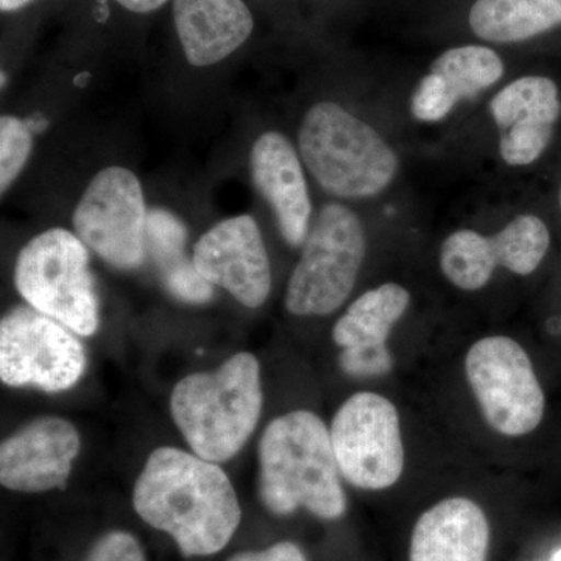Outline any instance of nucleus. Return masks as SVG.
Instances as JSON below:
<instances>
[{
  "label": "nucleus",
  "mask_w": 561,
  "mask_h": 561,
  "mask_svg": "<svg viewBox=\"0 0 561 561\" xmlns=\"http://www.w3.org/2000/svg\"><path fill=\"white\" fill-rule=\"evenodd\" d=\"M490 113L500 128L502 160L529 165L548 149L560 119L559 87L549 77H522L491 99Z\"/></svg>",
  "instance_id": "14"
},
{
  "label": "nucleus",
  "mask_w": 561,
  "mask_h": 561,
  "mask_svg": "<svg viewBox=\"0 0 561 561\" xmlns=\"http://www.w3.org/2000/svg\"><path fill=\"white\" fill-rule=\"evenodd\" d=\"M14 286L31 308L90 337L99 330L101 309L90 271V251L76 232L50 228L22 247Z\"/></svg>",
  "instance_id": "5"
},
{
  "label": "nucleus",
  "mask_w": 561,
  "mask_h": 561,
  "mask_svg": "<svg viewBox=\"0 0 561 561\" xmlns=\"http://www.w3.org/2000/svg\"><path fill=\"white\" fill-rule=\"evenodd\" d=\"M133 505L144 522L171 535L184 557L221 551L242 518L238 494L219 463L172 446L150 454Z\"/></svg>",
  "instance_id": "1"
},
{
  "label": "nucleus",
  "mask_w": 561,
  "mask_h": 561,
  "mask_svg": "<svg viewBox=\"0 0 561 561\" xmlns=\"http://www.w3.org/2000/svg\"><path fill=\"white\" fill-rule=\"evenodd\" d=\"M25 122H27L28 128H31L33 135H39V133H43L49 127V121L39 113L32 114Z\"/></svg>",
  "instance_id": "26"
},
{
  "label": "nucleus",
  "mask_w": 561,
  "mask_h": 561,
  "mask_svg": "<svg viewBox=\"0 0 561 561\" xmlns=\"http://www.w3.org/2000/svg\"><path fill=\"white\" fill-rule=\"evenodd\" d=\"M198 273L245 308L257 309L272 291V268L260 225L250 214L209 228L192 254Z\"/></svg>",
  "instance_id": "12"
},
{
  "label": "nucleus",
  "mask_w": 561,
  "mask_h": 561,
  "mask_svg": "<svg viewBox=\"0 0 561 561\" xmlns=\"http://www.w3.org/2000/svg\"><path fill=\"white\" fill-rule=\"evenodd\" d=\"M551 561H561V549L559 552L553 553Z\"/></svg>",
  "instance_id": "28"
},
{
  "label": "nucleus",
  "mask_w": 561,
  "mask_h": 561,
  "mask_svg": "<svg viewBox=\"0 0 561 561\" xmlns=\"http://www.w3.org/2000/svg\"><path fill=\"white\" fill-rule=\"evenodd\" d=\"M79 453L76 426L58 416H43L3 440L0 482L18 493L65 489Z\"/></svg>",
  "instance_id": "13"
},
{
  "label": "nucleus",
  "mask_w": 561,
  "mask_h": 561,
  "mask_svg": "<svg viewBox=\"0 0 561 561\" xmlns=\"http://www.w3.org/2000/svg\"><path fill=\"white\" fill-rule=\"evenodd\" d=\"M32 2L33 0H0V10H2V13H13V11H20Z\"/></svg>",
  "instance_id": "27"
},
{
  "label": "nucleus",
  "mask_w": 561,
  "mask_h": 561,
  "mask_svg": "<svg viewBox=\"0 0 561 561\" xmlns=\"http://www.w3.org/2000/svg\"><path fill=\"white\" fill-rule=\"evenodd\" d=\"M87 561H146L138 540L127 531H111L92 548Z\"/></svg>",
  "instance_id": "23"
},
{
  "label": "nucleus",
  "mask_w": 561,
  "mask_h": 561,
  "mask_svg": "<svg viewBox=\"0 0 561 561\" xmlns=\"http://www.w3.org/2000/svg\"><path fill=\"white\" fill-rule=\"evenodd\" d=\"M251 179L271 205L280 236L290 247H300L311 230L312 202L297 150L278 131L254 140L250 153Z\"/></svg>",
  "instance_id": "15"
},
{
  "label": "nucleus",
  "mask_w": 561,
  "mask_h": 561,
  "mask_svg": "<svg viewBox=\"0 0 561 561\" xmlns=\"http://www.w3.org/2000/svg\"><path fill=\"white\" fill-rule=\"evenodd\" d=\"M261 367L250 353H238L217 370L194 373L176 383L171 413L184 440L202 459H232L260 423Z\"/></svg>",
  "instance_id": "3"
},
{
  "label": "nucleus",
  "mask_w": 561,
  "mask_h": 561,
  "mask_svg": "<svg viewBox=\"0 0 561 561\" xmlns=\"http://www.w3.org/2000/svg\"><path fill=\"white\" fill-rule=\"evenodd\" d=\"M331 442L342 478L360 490H387L404 471L397 408L382 394L360 391L335 413Z\"/></svg>",
  "instance_id": "9"
},
{
  "label": "nucleus",
  "mask_w": 561,
  "mask_h": 561,
  "mask_svg": "<svg viewBox=\"0 0 561 561\" xmlns=\"http://www.w3.org/2000/svg\"><path fill=\"white\" fill-rule=\"evenodd\" d=\"M87 368L77 334L31 306H18L0 321V379L10 387L58 393L72 389Z\"/></svg>",
  "instance_id": "10"
},
{
  "label": "nucleus",
  "mask_w": 561,
  "mask_h": 561,
  "mask_svg": "<svg viewBox=\"0 0 561 561\" xmlns=\"http://www.w3.org/2000/svg\"><path fill=\"white\" fill-rule=\"evenodd\" d=\"M560 202H561V197H560Z\"/></svg>",
  "instance_id": "29"
},
{
  "label": "nucleus",
  "mask_w": 561,
  "mask_h": 561,
  "mask_svg": "<svg viewBox=\"0 0 561 561\" xmlns=\"http://www.w3.org/2000/svg\"><path fill=\"white\" fill-rule=\"evenodd\" d=\"M504 76V61L483 44H465L443 51L432 61L427 79L440 90L449 105L476 98Z\"/></svg>",
  "instance_id": "21"
},
{
  "label": "nucleus",
  "mask_w": 561,
  "mask_h": 561,
  "mask_svg": "<svg viewBox=\"0 0 561 561\" xmlns=\"http://www.w3.org/2000/svg\"><path fill=\"white\" fill-rule=\"evenodd\" d=\"M490 524L468 497L440 501L420 516L413 529L411 561H486Z\"/></svg>",
  "instance_id": "17"
},
{
  "label": "nucleus",
  "mask_w": 561,
  "mask_h": 561,
  "mask_svg": "<svg viewBox=\"0 0 561 561\" xmlns=\"http://www.w3.org/2000/svg\"><path fill=\"white\" fill-rule=\"evenodd\" d=\"M465 371L486 423L507 437L540 426L545 393L526 350L505 335L481 339L468 350Z\"/></svg>",
  "instance_id": "8"
},
{
  "label": "nucleus",
  "mask_w": 561,
  "mask_h": 561,
  "mask_svg": "<svg viewBox=\"0 0 561 561\" xmlns=\"http://www.w3.org/2000/svg\"><path fill=\"white\" fill-rule=\"evenodd\" d=\"M468 25L486 43H526L561 27V0H474Z\"/></svg>",
  "instance_id": "20"
},
{
  "label": "nucleus",
  "mask_w": 561,
  "mask_h": 561,
  "mask_svg": "<svg viewBox=\"0 0 561 561\" xmlns=\"http://www.w3.org/2000/svg\"><path fill=\"white\" fill-rule=\"evenodd\" d=\"M409 305L411 294L397 283L381 284L362 294L332 330V341L345 350L343 367L362 370L367 354L381 348Z\"/></svg>",
  "instance_id": "18"
},
{
  "label": "nucleus",
  "mask_w": 561,
  "mask_h": 561,
  "mask_svg": "<svg viewBox=\"0 0 561 561\" xmlns=\"http://www.w3.org/2000/svg\"><path fill=\"white\" fill-rule=\"evenodd\" d=\"M228 561H306V557L297 545L283 541L264 551L236 553Z\"/></svg>",
  "instance_id": "24"
},
{
  "label": "nucleus",
  "mask_w": 561,
  "mask_h": 561,
  "mask_svg": "<svg viewBox=\"0 0 561 561\" xmlns=\"http://www.w3.org/2000/svg\"><path fill=\"white\" fill-rule=\"evenodd\" d=\"M116 2L130 13L149 14L162 9L169 0H116Z\"/></svg>",
  "instance_id": "25"
},
{
  "label": "nucleus",
  "mask_w": 561,
  "mask_h": 561,
  "mask_svg": "<svg viewBox=\"0 0 561 561\" xmlns=\"http://www.w3.org/2000/svg\"><path fill=\"white\" fill-rule=\"evenodd\" d=\"M365 251L359 217L341 203L324 205L287 283V311L297 317H327L341 309L356 286Z\"/></svg>",
  "instance_id": "6"
},
{
  "label": "nucleus",
  "mask_w": 561,
  "mask_h": 561,
  "mask_svg": "<svg viewBox=\"0 0 561 561\" xmlns=\"http://www.w3.org/2000/svg\"><path fill=\"white\" fill-rule=\"evenodd\" d=\"M172 16L184 57L195 68L227 60L254 31L245 0H173Z\"/></svg>",
  "instance_id": "16"
},
{
  "label": "nucleus",
  "mask_w": 561,
  "mask_h": 561,
  "mask_svg": "<svg viewBox=\"0 0 561 561\" xmlns=\"http://www.w3.org/2000/svg\"><path fill=\"white\" fill-rule=\"evenodd\" d=\"M260 496L279 516L306 508L321 519L346 511L331 432L316 413L295 411L265 427L260 442Z\"/></svg>",
  "instance_id": "2"
},
{
  "label": "nucleus",
  "mask_w": 561,
  "mask_h": 561,
  "mask_svg": "<svg viewBox=\"0 0 561 561\" xmlns=\"http://www.w3.org/2000/svg\"><path fill=\"white\" fill-rule=\"evenodd\" d=\"M147 256L151 257L161 283L173 298L190 305H205L214 295L194 260L187 256V228L171 210L149 209L146 228Z\"/></svg>",
  "instance_id": "19"
},
{
  "label": "nucleus",
  "mask_w": 561,
  "mask_h": 561,
  "mask_svg": "<svg viewBox=\"0 0 561 561\" xmlns=\"http://www.w3.org/2000/svg\"><path fill=\"white\" fill-rule=\"evenodd\" d=\"M298 150L321 190L334 197H373L389 186L400 168L382 136L334 102L306 111Z\"/></svg>",
  "instance_id": "4"
},
{
  "label": "nucleus",
  "mask_w": 561,
  "mask_h": 561,
  "mask_svg": "<svg viewBox=\"0 0 561 561\" xmlns=\"http://www.w3.org/2000/svg\"><path fill=\"white\" fill-rule=\"evenodd\" d=\"M551 247V232L540 217L523 214L496 234L459 230L448 236L440 250L443 275L457 289L481 290L497 267L527 276L540 267Z\"/></svg>",
  "instance_id": "11"
},
{
  "label": "nucleus",
  "mask_w": 561,
  "mask_h": 561,
  "mask_svg": "<svg viewBox=\"0 0 561 561\" xmlns=\"http://www.w3.org/2000/svg\"><path fill=\"white\" fill-rule=\"evenodd\" d=\"M149 209L138 176L111 165L94 176L72 214L80 241L121 271H136L147 260Z\"/></svg>",
  "instance_id": "7"
},
{
  "label": "nucleus",
  "mask_w": 561,
  "mask_h": 561,
  "mask_svg": "<svg viewBox=\"0 0 561 561\" xmlns=\"http://www.w3.org/2000/svg\"><path fill=\"white\" fill-rule=\"evenodd\" d=\"M33 133L25 119L3 114L0 117V191L13 186L33 150Z\"/></svg>",
  "instance_id": "22"
}]
</instances>
